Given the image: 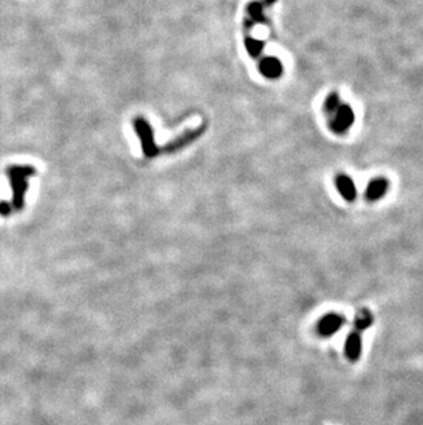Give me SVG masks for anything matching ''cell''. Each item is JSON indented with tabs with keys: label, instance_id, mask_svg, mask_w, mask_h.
<instances>
[{
	"label": "cell",
	"instance_id": "277c9868",
	"mask_svg": "<svg viewBox=\"0 0 423 425\" xmlns=\"http://www.w3.org/2000/svg\"><path fill=\"white\" fill-rule=\"evenodd\" d=\"M345 325V317L337 312L323 315L317 322V333L322 337H331Z\"/></svg>",
	"mask_w": 423,
	"mask_h": 425
},
{
	"label": "cell",
	"instance_id": "5bb4252c",
	"mask_svg": "<svg viewBox=\"0 0 423 425\" xmlns=\"http://www.w3.org/2000/svg\"><path fill=\"white\" fill-rule=\"evenodd\" d=\"M11 212H13V207H11V204H9L7 201H2V202H0V215H2V216H9Z\"/></svg>",
	"mask_w": 423,
	"mask_h": 425
},
{
	"label": "cell",
	"instance_id": "5b68a950",
	"mask_svg": "<svg viewBox=\"0 0 423 425\" xmlns=\"http://www.w3.org/2000/svg\"><path fill=\"white\" fill-rule=\"evenodd\" d=\"M355 123V113L348 105H341L338 110L331 116L330 128L335 134H343Z\"/></svg>",
	"mask_w": 423,
	"mask_h": 425
},
{
	"label": "cell",
	"instance_id": "3957f363",
	"mask_svg": "<svg viewBox=\"0 0 423 425\" xmlns=\"http://www.w3.org/2000/svg\"><path fill=\"white\" fill-rule=\"evenodd\" d=\"M205 125H201V127L195 128V130H187V131H184L180 136H178V138H175V139H172L169 142V143H166L164 147H161L160 149V152H162V153H168V154H172V153H176V152H179V150L184 149L186 146H188L190 143H193L197 138H199V136L202 135L203 131H205Z\"/></svg>",
	"mask_w": 423,
	"mask_h": 425
},
{
	"label": "cell",
	"instance_id": "8992f818",
	"mask_svg": "<svg viewBox=\"0 0 423 425\" xmlns=\"http://www.w3.org/2000/svg\"><path fill=\"white\" fill-rule=\"evenodd\" d=\"M361 348H363V340H361V332L352 329V332L348 335L345 345H343V353L345 357L351 362H357L361 357Z\"/></svg>",
	"mask_w": 423,
	"mask_h": 425
},
{
	"label": "cell",
	"instance_id": "7c38bea8",
	"mask_svg": "<svg viewBox=\"0 0 423 425\" xmlns=\"http://www.w3.org/2000/svg\"><path fill=\"white\" fill-rule=\"evenodd\" d=\"M245 47L252 58H258L260 54H261L262 48H264V43L260 42V40H256V39H253L249 34H246Z\"/></svg>",
	"mask_w": 423,
	"mask_h": 425
},
{
	"label": "cell",
	"instance_id": "4fadbf2b",
	"mask_svg": "<svg viewBox=\"0 0 423 425\" xmlns=\"http://www.w3.org/2000/svg\"><path fill=\"white\" fill-rule=\"evenodd\" d=\"M339 106H341V102H339L338 95H337V94H330V95L327 97L326 102H324V112L331 117L335 112L338 110Z\"/></svg>",
	"mask_w": 423,
	"mask_h": 425
},
{
	"label": "cell",
	"instance_id": "30bf717a",
	"mask_svg": "<svg viewBox=\"0 0 423 425\" xmlns=\"http://www.w3.org/2000/svg\"><path fill=\"white\" fill-rule=\"evenodd\" d=\"M335 184H337V190H338L339 194L342 196L343 200L355 201L357 192H356L355 183H353V180H352L349 176H347V175H339L338 178H337Z\"/></svg>",
	"mask_w": 423,
	"mask_h": 425
},
{
	"label": "cell",
	"instance_id": "9a60e30c",
	"mask_svg": "<svg viewBox=\"0 0 423 425\" xmlns=\"http://www.w3.org/2000/svg\"><path fill=\"white\" fill-rule=\"evenodd\" d=\"M276 0H262V5H265V6H271V5H274V3H275Z\"/></svg>",
	"mask_w": 423,
	"mask_h": 425
},
{
	"label": "cell",
	"instance_id": "ba28073f",
	"mask_svg": "<svg viewBox=\"0 0 423 425\" xmlns=\"http://www.w3.org/2000/svg\"><path fill=\"white\" fill-rule=\"evenodd\" d=\"M258 70L267 79H279L283 73V66H282V62L275 57H267L260 61Z\"/></svg>",
	"mask_w": 423,
	"mask_h": 425
},
{
	"label": "cell",
	"instance_id": "9c48e42d",
	"mask_svg": "<svg viewBox=\"0 0 423 425\" xmlns=\"http://www.w3.org/2000/svg\"><path fill=\"white\" fill-rule=\"evenodd\" d=\"M389 189V182L385 179L378 178L374 179L368 184L367 190H366V198L368 201H378L381 200L382 197L385 196Z\"/></svg>",
	"mask_w": 423,
	"mask_h": 425
},
{
	"label": "cell",
	"instance_id": "6da1fadb",
	"mask_svg": "<svg viewBox=\"0 0 423 425\" xmlns=\"http://www.w3.org/2000/svg\"><path fill=\"white\" fill-rule=\"evenodd\" d=\"M10 184L13 189V207L15 211H21L25 205V193L28 190V178L36 174V170L30 165H11L6 171Z\"/></svg>",
	"mask_w": 423,
	"mask_h": 425
},
{
	"label": "cell",
	"instance_id": "7a4b0ae2",
	"mask_svg": "<svg viewBox=\"0 0 423 425\" xmlns=\"http://www.w3.org/2000/svg\"><path fill=\"white\" fill-rule=\"evenodd\" d=\"M133 127L136 130V134L139 136L140 143H142V150H143L144 157L154 158L160 154V147H157L154 142V132H152L151 125L143 117H136L133 120Z\"/></svg>",
	"mask_w": 423,
	"mask_h": 425
},
{
	"label": "cell",
	"instance_id": "52a82bcc",
	"mask_svg": "<svg viewBox=\"0 0 423 425\" xmlns=\"http://www.w3.org/2000/svg\"><path fill=\"white\" fill-rule=\"evenodd\" d=\"M247 17L245 18L243 21V29H245V33L249 34L252 28H253L256 24H264L265 22V17H264V5L260 3V2H252L247 6Z\"/></svg>",
	"mask_w": 423,
	"mask_h": 425
},
{
	"label": "cell",
	"instance_id": "8fae6325",
	"mask_svg": "<svg viewBox=\"0 0 423 425\" xmlns=\"http://www.w3.org/2000/svg\"><path fill=\"white\" fill-rule=\"evenodd\" d=\"M374 322V317L373 314L370 312L368 310H361L359 314L356 315L355 322H353V327L352 329H356L359 332H366L368 327L371 326Z\"/></svg>",
	"mask_w": 423,
	"mask_h": 425
}]
</instances>
